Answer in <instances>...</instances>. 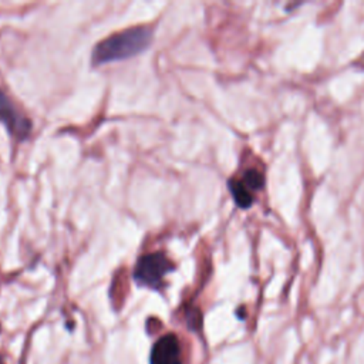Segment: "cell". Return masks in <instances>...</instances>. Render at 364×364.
Instances as JSON below:
<instances>
[{
	"label": "cell",
	"instance_id": "cell-7",
	"mask_svg": "<svg viewBox=\"0 0 364 364\" xmlns=\"http://www.w3.org/2000/svg\"><path fill=\"white\" fill-rule=\"evenodd\" d=\"M0 364H4V360H3V357L0 355Z\"/></svg>",
	"mask_w": 364,
	"mask_h": 364
},
{
	"label": "cell",
	"instance_id": "cell-2",
	"mask_svg": "<svg viewBox=\"0 0 364 364\" xmlns=\"http://www.w3.org/2000/svg\"><path fill=\"white\" fill-rule=\"evenodd\" d=\"M173 269V263L165 256V253H148L138 259L132 277L139 286L159 290L164 286L165 274Z\"/></svg>",
	"mask_w": 364,
	"mask_h": 364
},
{
	"label": "cell",
	"instance_id": "cell-4",
	"mask_svg": "<svg viewBox=\"0 0 364 364\" xmlns=\"http://www.w3.org/2000/svg\"><path fill=\"white\" fill-rule=\"evenodd\" d=\"M149 364H182L181 344L175 334L168 333L154 343Z\"/></svg>",
	"mask_w": 364,
	"mask_h": 364
},
{
	"label": "cell",
	"instance_id": "cell-6",
	"mask_svg": "<svg viewBox=\"0 0 364 364\" xmlns=\"http://www.w3.org/2000/svg\"><path fill=\"white\" fill-rule=\"evenodd\" d=\"M240 181L243 182V185L252 192H257L259 189L263 188L264 185V175L262 171L259 169H255V168H250V169H246L240 178Z\"/></svg>",
	"mask_w": 364,
	"mask_h": 364
},
{
	"label": "cell",
	"instance_id": "cell-3",
	"mask_svg": "<svg viewBox=\"0 0 364 364\" xmlns=\"http://www.w3.org/2000/svg\"><path fill=\"white\" fill-rule=\"evenodd\" d=\"M0 122L4 124L10 135L16 139L23 141L30 135L31 122L26 117H23L14 104L9 100V97L0 90Z\"/></svg>",
	"mask_w": 364,
	"mask_h": 364
},
{
	"label": "cell",
	"instance_id": "cell-5",
	"mask_svg": "<svg viewBox=\"0 0 364 364\" xmlns=\"http://www.w3.org/2000/svg\"><path fill=\"white\" fill-rule=\"evenodd\" d=\"M228 188L232 193V198L235 199L236 205L242 209L250 208L253 203V193L243 185V182L240 179H229L228 182Z\"/></svg>",
	"mask_w": 364,
	"mask_h": 364
},
{
	"label": "cell",
	"instance_id": "cell-1",
	"mask_svg": "<svg viewBox=\"0 0 364 364\" xmlns=\"http://www.w3.org/2000/svg\"><path fill=\"white\" fill-rule=\"evenodd\" d=\"M152 28L136 26L98 43L91 54L92 65L127 60L146 50L152 41Z\"/></svg>",
	"mask_w": 364,
	"mask_h": 364
}]
</instances>
